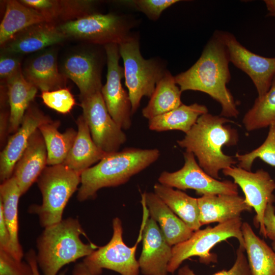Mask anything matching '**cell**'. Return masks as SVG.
<instances>
[{"instance_id": "1", "label": "cell", "mask_w": 275, "mask_h": 275, "mask_svg": "<svg viewBox=\"0 0 275 275\" xmlns=\"http://www.w3.org/2000/svg\"><path fill=\"white\" fill-rule=\"evenodd\" d=\"M230 61L225 47L214 33L198 61L175 76L181 91H198L209 95L222 106L220 116L237 117L239 111L227 84L231 79Z\"/></svg>"}, {"instance_id": "2", "label": "cell", "mask_w": 275, "mask_h": 275, "mask_svg": "<svg viewBox=\"0 0 275 275\" xmlns=\"http://www.w3.org/2000/svg\"><path fill=\"white\" fill-rule=\"evenodd\" d=\"M232 121L208 113L201 115L184 138L177 143L185 151L194 154L201 168L212 177L219 180V172L236 163L233 157L225 154L223 147L236 145L237 130L227 125Z\"/></svg>"}, {"instance_id": "3", "label": "cell", "mask_w": 275, "mask_h": 275, "mask_svg": "<svg viewBox=\"0 0 275 275\" xmlns=\"http://www.w3.org/2000/svg\"><path fill=\"white\" fill-rule=\"evenodd\" d=\"M160 156L157 149L126 148L108 154L96 165L81 174L77 199L80 202L95 198L103 187L117 186L155 162Z\"/></svg>"}, {"instance_id": "4", "label": "cell", "mask_w": 275, "mask_h": 275, "mask_svg": "<svg viewBox=\"0 0 275 275\" xmlns=\"http://www.w3.org/2000/svg\"><path fill=\"white\" fill-rule=\"evenodd\" d=\"M79 220L68 217L44 228L37 239V261L43 275H58L65 265L89 255L98 247L85 243Z\"/></svg>"}, {"instance_id": "5", "label": "cell", "mask_w": 275, "mask_h": 275, "mask_svg": "<svg viewBox=\"0 0 275 275\" xmlns=\"http://www.w3.org/2000/svg\"><path fill=\"white\" fill-rule=\"evenodd\" d=\"M36 182L42 203L32 205L28 212L38 215L44 228L63 219L64 209L80 184L81 174L63 164L47 166Z\"/></svg>"}, {"instance_id": "6", "label": "cell", "mask_w": 275, "mask_h": 275, "mask_svg": "<svg viewBox=\"0 0 275 275\" xmlns=\"http://www.w3.org/2000/svg\"><path fill=\"white\" fill-rule=\"evenodd\" d=\"M119 48L132 115L138 109L143 97H151L157 84L167 70L157 59L143 57L138 39L132 35L119 44Z\"/></svg>"}, {"instance_id": "7", "label": "cell", "mask_w": 275, "mask_h": 275, "mask_svg": "<svg viewBox=\"0 0 275 275\" xmlns=\"http://www.w3.org/2000/svg\"><path fill=\"white\" fill-rule=\"evenodd\" d=\"M242 225L241 218L238 217L213 227L194 231L189 239L172 248V257L167 267L168 272L173 273L184 261L192 257H198L200 261L205 264L216 262V255L211 254L210 250L230 238H236L239 245L244 248Z\"/></svg>"}, {"instance_id": "8", "label": "cell", "mask_w": 275, "mask_h": 275, "mask_svg": "<svg viewBox=\"0 0 275 275\" xmlns=\"http://www.w3.org/2000/svg\"><path fill=\"white\" fill-rule=\"evenodd\" d=\"M69 39L74 38L92 44H120L129 39L130 25L122 16L93 13L78 19L58 24Z\"/></svg>"}, {"instance_id": "9", "label": "cell", "mask_w": 275, "mask_h": 275, "mask_svg": "<svg viewBox=\"0 0 275 275\" xmlns=\"http://www.w3.org/2000/svg\"><path fill=\"white\" fill-rule=\"evenodd\" d=\"M113 235L105 245L98 247L85 257L82 263L92 275H100L103 269L116 271L121 275H139L140 266L135 259L138 245L142 239V228L136 243L128 246L123 241V227L119 217L113 219Z\"/></svg>"}, {"instance_id": "10", "label": "cell", "mask_w": 275, "mask_h": 275, "mask_svg": "<svg viewBox=\"0 0 275 275\" xmlns=\"http://www.w3.org/2000/svg\"><path fill=\"white\" fill-rule=\"evenodd\" d=\"M184 164L174 172H162L159 183L178 189H194L201 196L213 194L238 195V185L230 180L220 181L206 173L196 161L195 155L185 151Z\"/></svg>"}, {"instance_id": "11", "label": "cell", "mask_w": 275, "mask_h": 275, "mask_svg": "<svg viewBox=\"0 0 275 275\" xmlns=\"http://www.w3.org/2000/svg\"><path fill=\"white\" fill-rule=\"evenodd\" d=\"M80 100L82 115L96 145L107 154L118 151L126 135L109 115L101 92Z\"/></svg>"}, {"instance_id": "12", "label": "cell", "mask_w": 275, "mask_h": 275, "mask_svg": "<svg viewBox=\"0 0 275 275\" xmlns=\"http://www.w3.org/2000/svg\"><path fill=\"white\" fill-rule=\"evenodd\" d=\"M223 173L233 179L244 194L246 202L254 209V225L260 228V234L266 238L264 225V213L269 203H274L275 181L263 169L252 172L238 167H231L222 170Z\"/></svg>"}, {"instance_id": "13", "label": "cell", "mask_w": 275, "mask_h": 275, "mask_svg": "<svg viewBox=\"0 0 275 275\" xmlns=\"http://www.w3.org/2000/svg\"><path fill=\"white\" fill-rule=\"evenodd\" d=\"M214 33L224 44L229 61L250 76L258 97H262L270 89L275 76V57L267 58L252 52L229 32L216 31Z\"/></svg>"}, {"instance_id": "14", "label": "cell", "mask_w": 275, "mask_h": 275, "mask_svg": "<svg viewBox=\"0 0 275 275\" xmlns=\"http://www.w3.org/2000/svg\"><path fill=\"white\" fill-rule=\"evenodd\" d=\"M104 47L107 70L106 81L101 93L112 118L122 129L127 130L131 125V104L121 82L124 75V68L119 65V45L112 43Z\"/></svg>"}, {"instance_id": "15", "label": "cell", "mask_w": 275, "mask_h": 275, "mask_svg": "<svg viewBox=\"0 0 275 275\" xmlns=\"http://www.w3.org/2000/svg\"><path fill=\"white\" fill-rule=\"evenodd\" d=\"M60 70L77 86L80 100L101 92V65L95 52L86 49L73 51L65 57Z\"/></svg>"}, {"instance_id": "16", "label": "cell", "mask_w": 275, "mask_h": 275, "mask_svg": "<svg viewBox=\"0 0 275 275\" xmlns=\"http://www.w3.org/2000/svg\"><path fill=\"white\" fill-rule=\"evenodd\" d=\"M52 119L36 105L31 104L18 130L8 139L0 154V180L10 178L15 164L27 146L34 132L40 125Z\"/></svg>"}, {"instance_id": "17", "label": "cell", "mask_w": 275, "mask_h": 275, "mask_svg": "<svg viewBox=\"0 0 275 275\" xmlns=\"http://www.w3.org/2000/svg\"><path fill=\"white\" fill-rule=\"evenodd\" d=\"M142 224L143 248L138 260L144 275H168L172 248L166 241L156 222L147 217Z\"/></svg>"}, {"instance_id": "18", "label": "cell", "mask_w": 275, "mask_h": 275, "mask_svg": "<svg viewBox=\"0 0 275 275\" xmlns=\"http://www.w3.org/2000/svg\"><path fill=\"white\" fill-rule=\"evenodd\" d=\"M67 39L58 24L43 22L31 25L16 34L1 46V52L20 56L41 51Z\"/></svg>"}, {"instance_id": "19", "label": "cell", "mask_w": 275, "mask_h": 275, "mask_svg": "<svg viewBox=\"0 0 275 275\" xmlns=\"http://www.w3.org/2000/svg\"><path fill=\"white\" fill-rule=\"evenodd\" d=\"M57 52L54 47L41 50L22 69L25 79L41 92L66 88L67 78L58 67Z\"/></svg>"}, {"instance_id": "20", "label": "cell", "mask_w": 275, "mask_h": 275, "mask_svg": "<svg viewBox=\"0 0 275 275\" xmlns=\"http://www.w3.org/2000/svg\"><path fill=\"white\" fill-rule=\"evenodd\" d=\"M47 153L44 139L37 129L14 167L12 176L22 195L37 181L47 165Z\"/></svg>"}, {"instance_id": "21", "label": "cell", "mask_w": 275, "mask_h": 275, "mask_svg": "<svg viewBox=\"0 0 275 275\" xmlns=\"http://www.w3.org/2000/svg\"><path fill=\"white\" fill-rule=\"evenodd\" d=\"M197 199L201 226L215 222L222 223L253 209L244 198L238 195H207Z\"/></svg>"}, {"instance_id": "22", "label": "cell", "mask_w": 275, "mask_h": 275, "mask_svg": "<svg viewBox=\"0 0 275 275\" xmlns=\"http://www.w3.org/2000/svg\"><path fill=\"white\" fill-rule=\"evenodd\" d=\"M150 217L159 224L166 241L171 246L189 239L194 231L179 218L154 193L142 195Z\"/></svg>"}, {"instance_id": "23", "label": "cell", "mask_w": 275, "mask_h": 275, "mask_svg": "<svg viewBox=\"0 0 275 275\" xmlns=\"http://www.w3.org/2000/svg\"><path fill=\"white\" fill-rule=\"evenodd\" d=\"M41 13L48 22L61 24L95 13L96 2L91 0H20Z\"/></svg>"}, {"instance_id": "24", "label": "cell", "mask_w": 275, "mask_h": 275, "mask_svg": "<svg viewBox=\"0 0 275 275\" xmlns=\"http://www.w3.org/2000/svg\"><path fill=\"white\" fill-rule=\"evenodd\" d=\"M76 123L77 126L76 139L62 164L81 174L107 154L93 141L89 126L82 115L78 117Z\"/></svg>"}, {"instance_id": "25", "label": "cell", "mask_w": 275, "mask_h": 275, "mask_svg": "<svg viewBox=\"0 0 275 275\" xmlns=\"http://www.w3.org/2000/svg\"><path fill=\"white\" fill-rule=\"evenodd\" d=\"M21 196L20 189L13 176L2 182L0 185V209L10 235V254L18 260H22L24 256L18 236V203Z\"/></svg>"}, {"instance_id": "26", "label": "cell", "mask_w": 275, "mask_h": 275, "mask_svg": "<svg viewBox=\"0 0 275 275\" xmlns=\"http://www.w3.org/2000/svg\"><path fill=\"white\" fill-rule=\"evenodd\" d=\"M241 230L252 275H275L274 250L255 233L248 223H242Z\"/></svg>"}, {"instance_id": "27", "label": "cell", "mask_w": 275, "mask_h": 275, "mask_svg": "<svg viewBox=\"0 0 275 275\" xmlns=\"http://www.w3.org/2000/svg\"><path fill=\"white\" fill-rule=\"evenodd\" d=\"M46 21L41 13L19 1H6L5 14L0 24L1 46L25 28Z\"/></svg>"}, {"instance_id": "28", "label": "cell", "mask_w": 275, "mask_h": 275, "mask_svg": "<svg viewBox=\"0 0 275 275\" xmlns=\"http://www.w3.org/2000/svg\"><path fill=\"white\" fill-rule=\"evenodd\" d=\"M2 85L6 87L9 105V133L13 134L20 127L38 89L25 79L22 72Z\"/></svg>"}, {"instance_id": "29", "label": "cell", "mask_w": 275, "mask_h": 275, "mask_svg": "<svg viewBox=\"0 0 275 275\" xmlns=\"http://www.w3.org/2000/svg\"><path fill=\"white\" fill-rule=\"evenodd\" d=\"M153 188L154 193L190 229L194 231L200 229L202 226L197 198L160 183H155Z\"/></svg>"}, {"instance_id": "30", "label": "cell", "mask_w": 275, "mask_h": 275, "mask_svg": "<svg viewBox=\"0 0 275 275\" xmlns=\"http://www.w3.org/2000/svg\"><path fill=\"white\" fill-rule=\"evenodd\" d=\"M207 107L197 103L182 104L178 107L155 117L148 122L149 129L155 131L180 130L187 133L201 115L207 113Z\"/></svg>"}, {"instance_id": "31", "label": "cell", "mask_w": 275, "mask_h": 275, "mask_svg": "<svg viewBox=\"0 0 275 275\" xmlns=\"http://www.w3.org/2000/svg\"><path fill=\"white\" fill-rule=\"evenodd\" d=\"M182 92L175 77L167 71L157 84L148 104L143 109V116L150 120L181 105Z\"/></svg>"}, {"instance_id": "32", "label": "cell", "mask_w": 275, "mask_h": 275, "mask_svg": "<svg viewBox=\"0 0 275 275\" xmlns=\"http://www.w3.org/2000/svg\"><path fill=\"white\" fill-rule=\"evenodd\" d=\"M59 120H50L39 127L45 143L47 160V165L62 164L72 148L77 131L73 128L67 129L64 132L58 130Z\"/></svg>"}, {"instance_id": "33", "label": "cell", "mask_w": 275, "mask_h": 275, "mask_svg": "<svg viewBox=\"0 0 275 275\" xmlns=\"http://www.w3.org/2000/svg\"><path fill=\"white\" fill-rule=\"evenodd\" d=\"M242 123L249 131L275 126V76L267 92L257 97L244 115Z\"/></svg>"}, {"instance_id": "34", "label": "cell", "mask_w": 275, "mask_h": 275, "mask_svg": "<svg viewBox=\"0 0 275 275\" xmlns=\"http://www.w3.org/2000/svg\"><path fill=\"white\" fill-rule=\"evenodd\" d=\"M235 158L238 162V167L248 171H251L253 163L256 158L275 167V126L269 127L267 137L259 147L244 154L237 153Z\"/></svg>"}, {"instance_id": "35", "label": "cell", "mask_w": 275, "mask_h": 275, "mask_svg": "<svg viewBox=\"0 0 275 275\" xmlns=\"http://www.w3.org/2000/svg\"><path fill=\"white\" fill-rule=\"evenodd\" d=\"M40 96L47 107L63 114L69 113L76 103L73 95L66 87L41 92Z\"/></svg>"}, {"instance_id": "36", "label": "cell", "mask_w": 275, "mask_h": 275, "mask_svg": "<svg viewBox=\"0 0 275 275\" xmlns=\"http://www.w3.org/2000/svg\"><path fill=\"white\" fill-rule=\"evenodd\" d=\"M244 248L240 245L236 250V259L232 267L229 270H222L212 275H252ZM178 275H197L188 265L179 269Z\"/></svg>"}, {"instance_id": "37", "label": "cell", "mask_w": 275, "mask_h": 275, "mask_svg": "<svg viewBox=\"0 0 275 275\" xmlns=\"http://www.w3.org/2000/svg\"><path fill=\"white\" fill-rule=\"evenodd\" d=\"M0 275H33L30 265L18 260L9 253L0 250Z\"/></svg>"}, {"instance_id": "38", "label": "cell", "mask_w": 275, "mask_h": 275, "mask_svg": "<svg viewBox=\"0 0 275 275\" xmlns=\"http://www.w3.org/2000/svg\"><path fill=\"white\" fill-rule=\"evenodd\" d=\"M178 0H135L131 3L134 7L144 13L150 19L157 20L162 12Z\"/></svg>"}, {"instance_id": "39", "label": "cell", "mask_w": 275, "mask_h": 275, "mask_svg": "<svg viewBox=\"0 0 275 275\" xmlns=\"http://www.w3.org/2000/svg\"><path fill=\"white\" fill-rule=\"evenodd\" d=\"M19 56L1 52V84H5L8 80L22 72L21 59Z\"/></svg>"}, {"instance_id": "40", "label": "cell", "mask_w": 275, "mask_h": 275, "mask_svg": "<svg viewBox=\"0 0 275 275\" xmlns=\"http://www.w3.org/2000/svg\"><path fill=\"white\" fill-rule=\"evenodd\" d=\"M264 225L266 238L272 241L275 240V207L273 203L267 206L264 213Z\"/></svg>"}, {"instance_id": "41", "label": "cell", "mask_w": 275, "mask_h": 275, "mask_svg": "<svg viewBox=\"0 0 275 275\" xmlns=\"http://www.w3.org/2000/svg\"><path fill=\"white\" fill-rule=\"evenodd\" d=\"M0 250L11 253L10 235L0 209Z\"/></svg>"}, {"instance_id": "42", "label": "cell", "mask_w": 275, "mask_h": 275, "mask_svg": "<svg viewBox=\"0 0 275 275\" xmlns=\"http://www.w3.org/2000/svg\"><path fill=\"white\" fill-rule=\"evenodd\" d=\"M25 257L32 268L33 275H41L37 261L36 253L33 249H30L26 253Z\"/></svg>"}, {"instance_id": "43", "label": "cell", "mask_w": 275, "mask_h": 275, "mask_svg": "<svg viewBox=\"0 0 275 275\" xmlns=\"http://www.w3.org/2000/svg\"><path fill=\"white\" fill-rule=\"evenodd\" d=\"M72 275H92L84 264L78 263L76 264L72 270Z\"/></svg>"}, {"instance_id": "44", "label": "cell", "mask_w": 275, "mask_h": 275, "mask_svg": "<svg viewBox=\"0 0 275 275\" xmlns=\"http://www.w3.org/2000/svg\"><path fill=\"white\" fill-rule=\"evenodd\" d=\"M264 2L269 11L267 14H275V0H265Z\"/></svg>"}, {"instance_id": "45", "label": "cell", "mask_w": 275, "mask_h": 275, "mask_svg": "<svg viewBox=\"0 0 275 275\" xmlns=\"http://www.w3.org/2000/svg\"><path fill=\"white\" fill-rule=\"evenodd\" d=\"M67 269H64L63 270L61 271V272H60L58 274V275H66V273H67Z\"/></svg>"}, {"instance_id": "46", "label": "cell", "mask_w": 275, "mask_h": 275, "mask_svg": "<svg viewBox=\"0 0 275 275\" xmlns=\"http://www.w3.org/2000/svg\"><path fill=\"white\" fill-rule=\"evenodd\" d=\"M271 248L275 252V240H273L271 242Z\"/></svg>"}, {"instance_id": "47", "label": "cell", "mask_w": 275, "mask_h": 275, "mask_svg": "<svg viewBox=\"0 0 275 275\" xmlns=\"http://www.w3.org/2000/svg\"><path fill=\"white\" fill-rule=\"evenodd\" d=\"M267 16H274L275 17V14H267Z\"/></svg>"}]
</instances>
